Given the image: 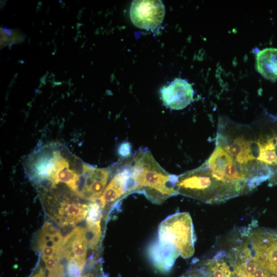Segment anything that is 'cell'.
<instances>
[{"mask_svg":"<svg viewBox=\"0 0 277 277\" xmlns=\"http://www.w3.org/2000/svg\"><path fill=\"white\" fill-rule=\"evenodd\" d=\"M130 158L133 192L143 194L156 204L178 194L175 187L177 176L166 172L149 150H139Z\"/></svg>","mask_w":277,"mask_h":277,"instance_id":"1","label":"cell"},{"mask_svg":"<svg viewBox=\"0 0 277 277\" xmlns=\"http://www.w3.org/2000/svg\"><path fill=\"white\" fill-rule=\"evenodd\" d=\"M194 233L192 219L188 212H178L160 224L156 248L167 258L175 260L181 255L191 257L194 252Z\"/></svg>","mask_w":277,"mask_h":277,"instance_id":"2","label":"cell"},{"mask_svg":"<svg viewBox=\"0 0 277 277\" xmlns=\"http://www.w3.org/2000/svg\"><path fill=\"white\" fill-rule=\"evenodd\" d=\"M175 187L178 194L209 204L240 195L235 188L212 176L203 165L177 176Z\"/></svg>","mask_w":277,"mask_h":277,"instance_id":"3","label":"cell"},{"mask_svg":"<svg viewBox=\"0 0 277 277\" xmlns=\"http://www.w3.org/2000/svg\"><path fill=\"white\" fill-rule=\"evenodd\" d=\"M203 165L218 181L234 188L241 194L256 187L245 165L237 162L220 146L216 147Z\"/></svg>","mask_w":277,"mask_h":277,"instance_id":"4","label":"cell"},{"mask_svg":"<svg viewBox=\"0 0 277 277\" xmlns=\"http://www.w3.org/2000/svg\"><path fill=\"white\" fill-rule=\"evenodd\" d=\"M44 196L56 202L57 213L53 215L55 221L61 226H74L84 220L89 211V205L80 202L78 200L72 199L68 195L58 193L48 194L44 193Z\"/></svg>","mask_w":277,"mask_h":277,"instance_id":"5","label":"cell"},{"mask_svg":"<svg viewBox=\"0 0 277 277\" xmlns=\"http://www.w3.org/2000/svg\"><path fill=\"white\" fill-rule=\"evenodd\" d=\"M130 14L135 26L149 30L161 24L165 7L161 1H134L131 4Z\"/></svg>","mask_w":277,"mask_h":277,"instance_id":"6","label":"cell"},{"mask_svg":"<svg viewBox=\"0 0 277 277\" xmlns=\"http://www.w3.org/2000/svg\"><path fill=\"white\" fill-rule=\"evenodd\" d=\"M88 247L85 228L76 227L63 239L60 249L61 259L74 261L83 271Z\"/></svg>","mask_w":277,"mask_h":277,"instance_id":"7","label":"cell"},{"mask_svg":"<svg viewBox=\"0 0 277 277\" xmlns=\"http://www.w3.org/2000/svg\"><path fill=\"white\" fill-rule=\"evenodd\" d=\"M161 97L166 107L173 110L186 108L192 101L194 91L188 81L176 78L161 89Z\"/></svg>","mask_w":277,"mask_h":277,"instance_id":"8","label":"cell"},{"mask_svg":"<svg viewBox=\"0 0 277 277\" xmlns=\"http://www.w3.org/2000/svg\"><path fill=\"white\" fill-rule=\"evenodd\" d=\"M255 68L265 78L277 81V48H266L259 51L255 57Z\"/></svg>","mask_w":277,"mask_h":277,"instance_id":"9","label":"cell"},{"mask_svg":"<svg viewBox=\"0 0 277 277\" xmlns=\"http://www.w3.org/2000/svg\"><path fill=\"white\" fill-rule=\"evenodd\" d=\"M196 266L206 277H233L224 251Z\"/></svg>","mask_w":277,"mask_h":277,"instance_id":"10","label":"cell"},{"mask_svg":"<svg viewBox=\"0 0 277 277\" xmlns=\"http://www.w3.org/2000/svg\"><path fill=\"white\" fill-rule=\"evenodd\" d=\"M252 142L239 136L224 144L223 147L235 160L242 165H246L255 160L252 150Z\"/></svg>","mask_w":277,"mask_h":277,"instance_id":"11","label":"cell"},{"mask_svg":"<svg viewBox=\"0 0 277 277\" xmlns=\"http://www.w3.org/2000/svg\"><path fill=\"white\" fill-rule=\"evenodd\" d=\"M63 239L60 231L51 223L46 222L39 231L36 247L39 251L47 247L60 248Z\"/></svg>","mask_w":277,"mask_h":277,"instance_id":"12","label":"cell"},{"mask_svg":"<svg viewBox=\"0 0 277 277\" xmlns=\"http://www.w3.org/2000/svg\"><path fill=\"white\" fill-rule=\"evenodd\" d=\"M86 224L85 235L88 246L89 248L94 249L97 247L101 236V222Z\"/></svg>","mask_w":277,"mask_h":277,"instance_id":"13","label":"cell"},{"mask_svg":"<svg viewBox=\"0 0 277 277\" xmlns=\"http://www.w3.org/2000/svg\"><path fill=\"white\" fill-rule=\"evenodd\" d=\"M67 272L69 277H81L83 271L76 262L69 261L67 265Z\"/></svg>","mask_w":277,"mask_h":277,"instance_id":"14","label":"cell"},{"mask_svg":"<svg viewBox=\"0 0 277 277\" xmlns=\"http://www.w3.org/2000/svg\"><path fill=\"white\" fill-rule=\"evenodd\" d=\"M131 145L128 142L122 143L118 148V153L122 159H127L130 157L131 154Z\"/></svg>","mask_w":277,"mask_h":277,"instance_id":"15","label":"cell"},{"mask_svg":"<svg viewBox=\"0 0 277 277\" xmlns=\"http://www.w3.org/2000/svg\"><path fill=\"white\" fill-rule=\"evenodd\" d=\"M47 277H65L64 266L60 263L50 271Z\"/></svg>","mask_w":277,"mask_h":277,"instance_id":"16","label":"cell"},{"mask_svg":"<svg viewBox=\"0 0 277 277\" xmlns=\"http://www.w3.org/2000/svg\"><path fill=\"white\" fill-rule=\"evenodd\" d=\"M60 262V260L57 257H52L48 260L45 263L46 269L50 271L53 270Z\"/></svg>","mask_w":277,"mask_h":277,"instance_id":"17","label":"cell"},{"mask_svg":"<svg viewBox=\"0 0 277 277\" xmlns=\"http://www.w3.org/2000/svg\"><path fill=\"white\" fill-rule=\"evenodd\" d=\"M30 277H46V276L45 271L41 269L37 273Z\"/></svg>","mask_w":277,"mask_h":277,"instance_id":"18","label":"cell"},{"mask_svg":"<svg viewBox=\"0 0 277 277\" xmlns=\"http://www.w3.org/2000/svg\"><path fill=\"white\" fill-rule=\"evenodd\" d=\"M81 277H97V276H96L93 273L89 272L81 276Z\"/></svg>","mask_w":277,"mask_h":277,"instance_id":"19","label":"cell"}]
</instances>
